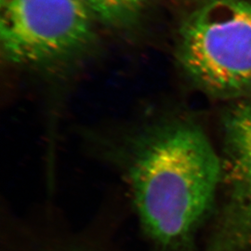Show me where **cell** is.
Here are the masks:
<instances>
[{
  "mask_svg": "<svg viewBox=\"0 0 251 251\" xmlns=\"http://www.w3.org/2000/svg\"><path fill=\"white\" fill-rule=\"evenodd\" d=\"M116 160L146 233L166 249L188 241L210 210L223 161L204 130L167 113L126 134Z\"/></svg>",
  "mask_w": 251,
  "mask_h": 251,
  "instance_id": "1",
  "label": "cell"
},
{
  "mask_svg": "<svg viewBox=\"0 0 251 251\" xmlns=\"http://www.w3.org/2000/svg\"><path fill=\"white\" fill-rule=\"evenodd\" d=\"M177 57L185 76L210 96L251 95V0H206L179 32Z\"/></svg>",
  "mask_w": 251,
  "mask_h": 251,
  "instance_id": "2",
  "label": "cell"
},
{
  "mask_svg": "<svg viewBox=\"0 0 251 251\" xmlns=\"http://www.w3.org/2000/svg\"><path fill=\"white\" fill-rule=\"evenodd\" d=\"M95 19L86 0H0L2 53L17 66L63 73L90 49Z\"/></svg>",
  "mask_w": 251,
  "mask_h": 251,
  "instance_id": "3",
  "label": "cell"
},
{
  "mask_svg": "<svg viewBox=\"0 0 251 251\" xmlns=\"http://www.w3.org/2000/svg\"><path fill=\"white\" fill-rule=\"evenodd\" d=\"M223 173L230 190V222L237 235H251V95L226 116ZM230 227V228H231Z\"/></svg>",
  "mask_w": 251,
  "mask_h": 251,
  "instance_id": "4",
  "label": "cell"
},
{
  "mask_svg": "<svg viewBox=\"0 0 251 251\" xmlns=\"http://www.w3.org/2000/svg\"><path fill=\"white\" fill-rule=\"evenodd\" d=\"M95 17L113 25H120L134 18L144 0H86Z\"/></svg>",
  "mask_w": 251,
  "mask_h": 251,
  "instance_id": "5",
  "label": "cell"
}]
</instances>
